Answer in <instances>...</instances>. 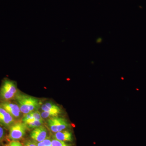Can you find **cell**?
Listing matches in <instances>:
<instances>
[{"label": "cell", "mask_w": 146, "mask_h": 146, "mask_svg": "<svg viewBox=\"0 0 146 146\" xmlns=\"http://www.w3.org/2000/svg\"><path fill=\"white\" fill-rule=\"evenodd\" d=\"M14 100L18 104L23 115L38 110L42 105V101L39 99L20 91Z\"/></svg>", "instance_id": "obj_1"}, {"label": "cell", "mask_w": 146, "mask_h": 146, "mask_svg": "<svg viewBox=\"0 0 146 146\" xmlns=\"http://www.w3.org/2000/svg\"><path fill=\"white\" fill-rule=\"evenodd\" d=\"M19 92L16 82L7 78L4 79L0 86V102L14 100Z\"/></svg>", "instance_id": "obj_2"}, {"label": "cell", "mask_w": 146, "mask_h": 146, "mask_svg": "<svg viewBox=\"0 0 146 146\" xmlns=\"http://www.w3.org/2000/svg\"><path fill=\"white\" fill-rule=\"evenodd\" d=\"M27 129L25 124L22 121H16L9 128V138L11 141H18L25 135Z\"/></svg>", "instance_id": "obj_3"}, {"label": "cell", "mask_w": 146, "mask_h": 146, "mask_svg": "<svg viewBox=\"0 0 146 146\" xmlns=\"http://www.w3.org/2000/svg\"><path fill=\"white\" fill-rule=\"evenodd\" d=\"M47 124L50 130L54 133L65 130L69 127L68 121L58 116L48 119Z\"/></svg>", "instance_id": "obj_4"}, {"label": "cell", "mask_w": 146, "mask_h": 146, "mask_svg": "<svg viewBox=\"0 0 146 146\" xmlns=\"http://www.w3.org/2000/svg\"><path fill=\"white\" fill-rule=\"evenodd\" d=\"M0 105L8 112L15 119H21L22 116L20 107L16 102L11 101L0 102Z\"/></svg>", "instance_id": "obj_5"}, {"label": "cell", "mask_w": 146, "mask_h": 146, "mask_svg": "<svg viewBox=\"0 0 146 146\" xmlns=\"http://www.w3.org/2000/svg\"><path fill=\"white\" fill-rule=\"evenodd\" d=\"M48 129L43 125L33 129L30 133V136L33 140L39 143L48 138Z\"/></svg>", "instance_id": "obj_6"}, {"label": "cell", "mask_w": 146, "mask_h": 146, "mask_svg": "<svg viewBox=\"0 0 146 146\" xmlns=\"http://www.w3.org/2000/svg\"><path fill=\"white\" fill-rule=\"evenodd\" d=\"M16 120L0 105V124L5 128L9 129Z\"/></svg>", "instance_id": "obj_7"}, {"label": "cell", "mask_w": 146, "mask_h": 146, "mask_svg": "<svg viewBox=\"0 0 146 146\" xmlns=\"http://www.w3.org/2000/svg\"><path fill=\"white\" fill-rule=\"evenodd\" d=\"M40 108L42 111L49 112L55 117L58 116L62 112V110L60 108L51 102H46L42 105Z\"/></svg>", "instance_id": "obj_8"}, {"label": "cell", "mask_w": 146, "mask_h": 146, "mask_svg": "<svg viewBox=\"0 0 146 146\" xmlns=\"http://www.w3.org/2000/svg\"><path fill=\"white\" fill-rule=\"evenodd\" d=\"M53 137L54 139L63 142H71L73 140L72 134L68 130H64L55 133Z\"/></svg>", "instance_id": "obj_9"}, {"label": "cell", "mask_w": 146, "mask_h": 146, "mask_svg": "<svg viewBox=\"0 0 146 146\" xmlns=\"http://www.w3.org/2000/svg\"><path fill=\"white\" fill-rule=\"evenodd\" d=\"M44 120H34L32 121L25 124L27 129H33L36 127L43 126L44 123Z\"/></svg>", "instance_id": "obj_10"}, {"label": "cell", "mask_w": 146, "mask_h": 146, "mask_svg": "<svg viewBox=\"0 0 146 146\" xmlns=\"http://www.w3.org/2000/svg\"><path fill=\"white\" fill-rule=\"evenodd\" d=\"M52 146H71L65 143V142L59 141L54 138L52 140Z\"/></svg>", "instance_id": "obj_11"}, {"label": "cell", "mask_w": 146, "mask_h": 146, "mask_svg": "<svg viewBox=\"0 0 146 146\" xmlns=\"http://www.w3.org/2000/svg\"><path fill=\"white\" fill-rule=\"evenodd\" d=\"M5 136L4 127L0 124V145L1 143Z\"/></svg>", "instance_id": "obj_12"}, {"label": "cell", "mask_w": 146, "mask_h": 146, "mask_svg": "<svg viewBox=\"0 0 146 146\" xmlns=\"http://www.w3.org/2000/svg\"><path fill=\"white\" fill-rule=\"evenodd\" d=\"M23 146H37V142L33 140H28L24 143Z\"/></svg>", "instance_id": "obj_13"}, {"label": "cell", "mask_w": 146, "mask_h": 146, "mask_svg": "<svg viewBox=\"0 0 146 146\" xmlns=\"http://www.w3.org/2000/svg\"><path fill=\"white\" fill-rule=\"evenodd\" d=\"M8 146H23V145L19 141H11L9 143Z\"/></svg>", "instance_id": "obj_14"}, {"label": "cell", "mask_w": 146, "mask_h": 146, "mask_svg": "<svg viewBox=\"0 0 146 146\" xmlns=\"http://www.w3.org/2000/svg\"><path fill=\"white\" fill-rule=\"evenodd\" d=\"M37 146H45L43 141L41 142H39V143H37Z\"/></svg>", "instance_id": "obj_15"}, {"label": "cell", "mask_w": 146, "mask_h": 146, "mask_svg": "<svg viewBox=\"0 0 146 146\" xmlns=\"http://www.w3.org/2000/svg\"><path fill=\"white\" fill-rule=\"evenodd\" d=\"M4 146H8V145H5Z\"/></svg>", "instance_id": "obj_16"}]
</instances>
